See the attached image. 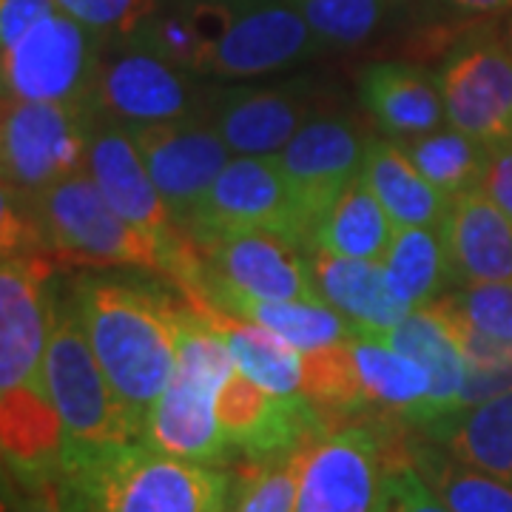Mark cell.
I'll use <instances>...</instances> for the list:
<instances>
[{"instance_id":"1","label":"cell","mask_w":512,"mask_h":512,"mask_svg":"<svg viewBox=\"0 0 512 512\" xmlns=\"http://www.w3.org/2000/svg\"><path fill=\"white\" fill-rule=\"evenodd\" d=\"M94 356L143 441L146 421L177 365L185 293L160 279L83 271L69 279Z\"/></svg>"},{"instance_id":"2","label":"cell","mask_w":512,"mask_h":512,"mask_svg":"<svg viewBox=\"0 0 512 512\" xmlns=\"http://www.w3.org/2000/svg\"><path fill=\"white\" fill-rule=\"evenodd\" d=\"M234 478L154 450L146 441L63 456L60 493L69 512H228Z\"/></svg>"},{"instance_id":"3","label":"cell","mask_w":512,"mask_h":512,"mask_svg":"<svg viewBox=\"0 0 512 512\" xmlns=\"http://www.w3.org/2000/svg\"><path fill=\"white\" fill-rule=\"evenodd\" d=\"M237 370L228 339L185 296L177 339V365L154 404L143 441L168 456L220 464L228 456L217 402L222 384Z\"/></svg>"},{"instance_id":"4","label":"cell","mask_w":512,"mask_h":512,"mask_svg":"<svg viewBox=\"0 0 512 512\" xmlns=\"http://www.w3.org/2000/svg\"><path fill=\"white\" fill-rule=\"evenodd\" d=\"M18 205L32 222L40 248L55 259L163 274V256L157 245L111 208L89 171L57 180Z\"/></svg>"},{"instance_id":"5","label":"cell","mask_w":512,"mask_h":512,"mask_svg":"<svg viewBox=\"0 0 512 512\" xmlns=\"http://www.w3.org/2000/svg\"><path fill=\"white\" fill-rule=\"evenodd\" d=\"M46 390L66 433V453L140 441L94 356L72 288L52 296V325L46 345Z\"/></svg>"},{"instance_id":"6","label":"cell","mask_w":512,"mask_h":512,"mask_svg":"<svg viewBox=\"0 0 512 512\" xmlns=\"http://www.w3.org/2000/svg\"><path fill=\"white\" fill-rule=\"evenodd\" d=\"M97 126L92 103H32L3 97V197L29 202L89 165Z\"/></svg>"},{"instance_id":"7","label":"cell","mask_w":512,"mask_h":512,"mask_svg":"<svg viewBox=\"0 0 512 512\" xmlns=\"http://www.w3.org/2000/svg\"><path fill=\"white\" fill-rule=\"evenodd\" d=\"M185 231L194 239L268 234L311 251L313 228L302 214L288 177L268 157H231Z\"/></svg>"},{"instance_id":"8","label":"cell","mask_w":512,"mask_h":512,"mask_svg":"<svg viewBox=\"0 0 512 512\" xmlns=\"http://www.w3.org/2000/svg\"><path fill=\"white\" fill-rule=\"evenodd\" d=\"M106 40L66 12H52L3 52V97L92 103Z\"/></svg>"},{"instance_id":"9","label":"cell","mask_w":512,"mask_h":512,"mask_svg":"<svg viewBox=\"0 0 512 512\" xmlns=\"http://www.w3.org/2000/svg\"><path fill=\"white\" fill-rule=\"evenodd\" d=\"M200 271L180 288L185 296L214 302L222 296H248L271 302H325L311 276L305 248L268 234H228L197 239Z\"/></svg>"},{"instance_id":"10","label":"cell","mask_w":512,"mask_h":512,"mask_svg":"<svg viewBox=\"0 0 512 512\" xmlns=\"http://www.w3.org/2000/svg\"><path fill=\"white\" fill-rule=\"evenodd\" d=\"M447 126L487 146L512 140V46L481 26L456 40L436 69Z\"/></svg>"},{"instance_id":"11","label":"cell","mask_w":512,"mask_h":512,"mask_svg":"<svg viewBox=\"0 0 512 512\" xmlns=\"http://www.w3.org/2000/svg\"><path fill=\"white\" fill-rule=\"evenodd\" d=\"M92 109L120 126L168 123L202 117L205 97L191 83V72L134 40H117L100 63Z\"/></svg>"},{"instance_id":"12","label":"cell","mask_w":512,"mask_h":512,"mask_svg":"<svg viewBox=\"0 0 512 512\" xmlns=\"http://www.w3.org/2000/svg\"><path fill=\"white\" fill-rule=\"evenodd\" d=\"M55 262L46 251H6L0 268V393L46 387Z\"/></svg>"},{"instance_id":"13","label":"cell","mask_w":512,"mask_h":512,"mask_svg":"<svg viewBox=\"0 0 512 512\" xmlns=\"http://www.w3.org/2000/svg\"><path fill=\"white\" fill-rule=\"evenodd\" d=\"M387 470L384 439L367 424L305 444L293 512H376Z\"/></svg>"},{"instance_id":"14","label":"cell","mask_w":512,"mask_h":512,"mask_svg":"<svg viewBox=\"0 0 512 512\" xmlns=\"http://www.w3.org/2000/svg\"><path fill=\"white\" fill-rule=\"evenodd\" d=\"M319 52L322 43L291 0H228V26L205 77L245 80L282 72Z\"/></svg>"},{"instance_id":"15","label":"cell","mask_w":512,"mask_h":512,"mask_svg":"<svg viewBox=\"0 0 512 512\" xmlns=\"http://www.w3.org/2000/svg\"><path fill=\"white\" fill-rule=\"evenodd\" d=\"M126 131L143 154L165 208L185 228L222 168L231 163V148L205 123V117L137 123L126 126Z\"/></svg>"},{"instance_id":"16","label":"cell","mask_w":512,"mask_h":512,"mask_svg":"<svg viewBox=\"0 0 512 512\" xmlns=\"http://www.w3.org/2000/svg\"><path fill=\"white\" fill-rule=\"evenodd\" d=\"M217 416L228 447L248 458L291 453L328 430L325 416L302 393L276 396L239 370L222 384Z\"/></svg>"},{"instance_id":"17","label":"cell","mask_w":512,"mask_h":512,"mask_svg":"<svg viewBox=\"0 0 512 512\" xmlns=\"http://www.w3.org/2000/svg\"><path fill=\"white\" fill-rule=\"evenodd\" d=\"M313 92L308 83L228 86L205 97V123L222 137L234 157H268L291 143L308 123Z\"/></svg>"},{"instance_id":"18","label":"cell","mask_w":512,"mask_h":512,"mask_svg":"<svg viewBox=\"0 0 512 512\" xmlns=\"http://www.w3.org/2000/svg\"><path fill=\"white\" fill-rule=\"evenodd\" d=\"M367 143L370 137L353 120L319 117L308 120L293 134L291 143L274 154L311 228H316L333 200L362 174Z\"/></svg>"},{"instance_id":"19","label":"cell","mask_w":512,"mask_h":512,"mask_svg":"<svg viewBox=\"0 0 512 512\" xmlns=\"http://www.w3.org/2000/svg\"><path fill=\"white\" fill-rule=\"evenodd\" d=\"M441 237L453 288L512 282V220L481 188L450 202Z\"/></svg>"},{"instance_id":"20","label":"cell","mask_w":512,"mask_h":512,"mask_svg":"<svg viewBox=\"0 0 512 512\" xmlns=\"http://www.w3.org/2000/svg\"><path fill=\"white\" fill-rule=\"evenodd\" d=\"M313 285L336 313H342L356 336H384L413 311L393 293L382 262L350 259L313 248L308 251Z\"/></svg>"},{"instance_id":"21","label":"cell","mask_w":512,"mask_h":512,"mask_svg":"<svg viewBox=\"0 0 512 512\" xmlns=\"http://www.w3.org/2000/svg\"><path fill=\"white\" fill-rule=\"evenodd\" d=\"M367 114L387 137L410 140L447 126L436 72L413 63L367 66L359 83Z\"/></svg>"},{"instance_id":"22","label":"cell","mask_w":512,"mask_h":512,"mask_svg":"<svg viewBox=\"0 0 512 512\" xmlns=\"http://www.w3.org/2000/svg\"><path fill=\"white\" fill-rule=\"evenodd\" d=\"M66 433L46 387L3 393V464L20 484L60 478Z\"/></svg>"},{"instance_id":"23","label":"cell","mask_w":512,"mask_h":512,"mask_svg":"<svg viewBox=\"0 0 512 512\" xmlns=\"http://www.w3.org/2000/svg\"><path fill=\"white\" fill-rule=\"evenodd\" d=\"M376 339H384L390 348L416 359L430 373V396L419 410V416L413 419L419 430L444 413L456 410L461 402L464 379H467V359L458 348L456 336L447 330L436 311L416 308L407 313L396 328Z\"/></svg>"},{"instance_id":"24","label":"cell","mask_w":512,"mask_h":512,"mask_svg":"<svg viewBox=\"0 0 512 512\" xmlns=\"http://www.w3.org/2000/svg\"><path fill=\"white\" fill-rule=\"evenodd\" d=\"M362 180L370 194L382 202L387 217L396 228L430 225L441 228L450 202L436 185L421 174L410 160L407 148L393 137H373L365 148Z\"/></svg>"},{"instance_id":"25","label":"cell","mask_w":512,"mask_h":512,"mask_svg":"<svg viewBox=\"0 0 512 512\" xmlns=\"http://www.w3.org/2000/svg\"><path fill=\"white\" fill-rule=\"evenodd\" d=\"M421 433L458 461L512 484V390L444 413Z\"/></svg>"},{"instance_id":"26","label":"cell","mask_w":512,"mask_h":512,"mask_svg":"<svg viewBox=\"0 0 512 512\" xmlns=\"http://www.w3.org/2000/svg\"><path fill=\"white\" fill-rule=\"evenodd\" d=\"M188 302L228 339L239 373H245L248 379H254L276 396L302 393V373H305L302 350H296L291 342L276 336L274 330L231 316L220 308H211L202 299L188 296Z\"/></svg>"},{"instance_id":"27","label":"cell","mask_w":512,"mask_h":512,"mask_svg":"<svg viewBox=\"0 0 512 512\" xmlns=\"http://www.w3.org/2000/svg\"><path fill=\"white\" fill-rule=\"evenodd\" d=\"M396 225L387 217L382 202L370 194L362 174L333 200L313 228V248L350 259L382 262L390 248ZM311 248V251H313Z\"/></svg>"},{"instance_id":"28","label":"cell","mask_w":512,"mask_h":512,"mask_svg":"<svg viewBox=\"0 0 512 512\" xmlns=\"http://www.w3.org/2000/svg\"><path fill=\"white\" fill-rule=\"evenodd\" d=\"M208 305L274 330L276 336H282L302 353L330 348L356 336L348 319L333 311L328 302H299V299L271 302V299H248V296H222Z\"/></svg>"},{"instance_id":"29","label":"cell","mask_w":512,"mask_h":512,"mask_svg":"<svg viewBox=\"0 0 512 512\" xmlns=\"http://www.w3.org/2000/svg\"><path fill=\"white\" fill-rule=\"evenodd\" d=\"M382 268L393 293L413 311L430 308L433 302H439L447 288H453L441 228H430V225L396 228L390 248L382 256Z\"/></svg>"},{"instance_id":"30","label":"cell","mask_w":512,"mask_h":512,"mask_svg":"<svg viewBox=\"0 0 512 512\" xmlns=\"http://www.w3.org/2000/svg\"><path fill=\"white\" fill-rule=\"evenodd\" d=\"M350 350L365 387L367 404L390 410L393 416L413 424L430 396V373L416 359L390 348L376 336H353Z\"/></svg>"},{"instance_id":"31","label":"cell","mask_w":512,"mask_h":512,"mask_svg":"<svg viewBox=\"0 0 512 512\" xmlns=\"http://www.w3.org/2000/svg\"><path fill=\"white\" fill-rule=\"evenodd\" d=\"M407 458L453 512H512V484L450 456L441 444L407 441Z\"/></svg>"},{"instance_id":"32","label":"cell","mask_w":512,"mask_h":512,"mask_svg":"<svg viewBox=\"0 0 512 512\" xmlns=\"http://www.w3.org/2000/svg\"><path fill=\"white\" fill-rule=\"evenodd\" d=\"M410 160L421 174L439 188L447 200H456L461 194L478 191L484 185L493 146L478 140L467 131L453 126H441L430 134L399 140Z\"/></svg>"},{"instance_id":"33","label":"cell","mask_w":512,"mask_h":512,"mask_svg":"<svg viewBox=\"0 0 512 512\" xmlns=\"http://www.w3.org/2000/svg\"><path fill=\"white\" fill-rule=\"evenodd\" d=\"M305 373H302V396L322 413V416H348L367 407L365 387L353 362V350L348 342L330 348L302 353Z\"/></svg>"},{"instance_id":"34","label":"cell","mask_w":512,"mask_h":512,"mask_svg":"<svg viewBox=\"0 0 512 512\" xmlns=\"http://www.w3.org/2000/svg\"><path fill=\"white\" fill-rule=\"evenodd\" d=\"M430 311H436V316L447 325V330L456 336L458 348L467 359V379H464L458 407L487 402L498 393L512 390V342L493 339L481 330L470 328L467 322H461L453 313H444L439 308H430Z\"/></svg>"},{"instance_id":"35","label":"cell","mask_w":512,"mask_h":512,"mask_svg":"<svg viewBox=\"0 0 512 512\" xmlns=\"http://www.w3.org/2000/svg\"><path fill=\"white\" fill-rule=\"evenodd\" d=\"M313 441V439H311ZM305 444L291 453L251 458V467L231 484V512H293Z\"/></svg>"},{"instance_id":"36","label":"cell","mask_w":512,"mask_h":512,"mask_svg":"<svg viewBox=\"0 0 512 512\" xmlns=\"http://www.w3.org/2000/svg\"><path fill=\"white\" fill-rule=\"evenodd\" d=\"M322 49L359 46L379 29L387 0H291Z\"/></svg>"},{"instance_id":"37","label":"cell","mask_w":512,"mask_h":512,"mask_svg":"<svg viewBox=\"0 0 512 512\" xmlns=\"http://www.w3.org/2000/svg\"><path fill=\"white\" fill-rule=\"evenodd\" d=\"M430 308L453 313L470 328L512 342V282H476L444 293Z\"/></svg>"},{"instance_id":"38","label":"cell","mask_w":512,"mask_h":512,"mask_svg":"<svg viewBox=\"0 0 512 512\" xmlns=\"http://www.w3.org/2000/svg\"><path fill=\"white\" fill-rule=\"evenodd\" d=\"M55 3L60 12L89 26L106 43L134 37L140 26L163 6V0H55Z\"/></svg>"},{"instance_id":"39","label":"cell","mask_w":512,"mask_h":512,"mask_svg":"<svg viewBox=\"0 0 512 512\" xmlns=\"http://www.w3.org/2000/svg\"><path fill=\"white\" fill-rule=\"evenodd\" d=\"M376 512H453L419 476L410 458L390 461L382 478Z\"/></svg>"},{"instance_id":"40","label":"cell","mask_w":512,"mask_h":512,"mask_svg":"<svg viewBox=\"0 0 512 512\" xmlns=\"http://www.w3.org/2000/svg\"><path fill=\"white\" fill-rule=\"evenodd\" d=\"M57 12L55 0H0V49L15 46L43 18Z\"/></svg>"},{"instance_id":"41","label":"cell","mask_w":512,"mask_h":512,"mask_svg":"<svg viewBox=\"0 0 512 512\" xmlns=\"http://www.w3.org/2000/svg\"><path fill=\"white\" fill-rule=\"evenodd\" d=\"M481 191L512 220V140L493 146L490 168H487Z\"/></svg>"},{"instance_id":"42","label":"cell","mask_w":512,"mask_h":512,"mask_svg":"<svg viewBox=\"0 0 512 512\" xmlns=\"http://www.w3.org/2000/svg\"><path fill=\"white\" fill-rule=\"evenodd\" d=\"M18 484V493L9 512H69L63 493H60V478L52 481H37V484Z\"/></svg>"},{"instance_id":"43","label":"cell","mask_w":512,"mask_h":512,"mask_svg":"<svg viewBox=\"0 0 512 512\" xmlns=\"http://www.w3.org/2000/svg\"><path fill=\"white\" fill-rule=\"evenodd\" d=\"M441 3L458 15H493L512 6V0H441Z\"/></svg>"},{"instance_id":"44","label":"cell","mask_w":512,"mask_h":512,"mask_svg":"<svg viewBox=\"0 0 512 512\" xmlns=\"http://www.w3.org/2000/svg\"><path fill=\"white\" fill-rule=\"evenodd\" d=\"M507 40H510V46H512V20H510V26H507Z\"/></svg>"},{"instance_id":"45","label":"cell","mask_w":512,"mask_h":512,"mask_svg":"<svg viewBox=\"0 0 512 512\" xmlns=\"http://www.w3.org/2000/svg\"><path fill=\"white\" fill-rule=\"evenodd\" d=\"M228 507H231V504H228ZM228 512H231V510H228Z\"/></svg>"}]
</instances>
